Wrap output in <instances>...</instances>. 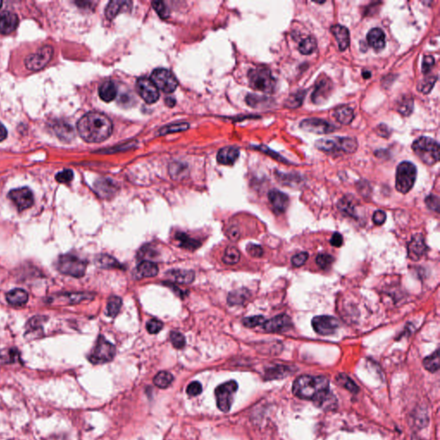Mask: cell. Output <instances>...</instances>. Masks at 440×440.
I'll return each mask as SVG.
<instances>
[{
  "instance_id": "cell-63",
  "label": "cell",
  "mask_w": 440,
  "mask_h": 440,
  "mask_svg": "<svg viewBox=\"0 0 440 440\" xmlns=\"http://www.w3.org/2000/svg\"><path fill=\"white\" fill-rule=\"evenodd\" d=\"M414 440H415V439H414Z\"/></svg>"
},
{
  "instance_id": "cell-15",
  "label": "cell",
  "mask_w": 440,
  "mask_h": 440,
  "mask_svg": "<svg viewBox=\"0 0 440 440\" xmlns=\"http://www.w3.org/2000/svg\"><path fill=\"white\" fill-rule=\"evenodd\" d=\"M137 90L147 104H152L159 99L158 89L150 79L141 78L137 82Z\"/></svg>"
},
{
  "instance_id": "cell-56",
  "label": "cell",
  "mask_w": 440,
  "mask_h": 440,
  "mask_svg": "<svg viewBox=\"0 0 440 440\" xmlns=\"http://www.w3.org/2000/svg\"><path fill=\"white\" fill-rule=\"evenodd\" d=\"M386 220V214L383 211L377 210L374 212L373 214V222L375 223L377 226L383 225V223Z\"/></svg>"
},
{
  "instance_id": "cell-53",
  "label": "cell",
  "mask_w": 440,
  "mask_h": 440,
  "mask_svg": "<svg viewBox=\"0 0 440 440\" xmlns=\"http://www.w3.org/2000/svg\"><path fill=\"white\" fill-rule=\"evenodd\" d=\"M308 257H309V255H308L307 253H305V252L298 253V254H296V255H294L293 259H292L293 265L294 267H297V268L302 267V266L304 265V263L307 261Z\"/></svg>"
},
{
  "instance_id": "cell-59",
  "label": "cell",
  "mask_w": 440,
  "mask_h": 440,
  "mask_svg": "<svg viewBox=\"0 0 440 440\" xmlns=\"http://www.w3.org/2000/svg\"><path fill=\"white\" fill-rule=\"evenodd\" d=\"M229 238L232 241H236L239 237V230L236 227H231L229 230Z\"/></svg>"
},
{
  "instance_id": "cell-30",
  "label": "cell",
  "mask_w": 440,
  "mask_h": 440,
  "mask_svg": "<svg viewBox=\"0 0 440 440\" xmlns=\"http://www.w3.org/2000/svg\"><path fill=\"white\" fill-rule=\"evenodd\" d=\"M334 115L338 122L344 125L350 124L355 119L354 109L348 106H340V107H337L336 109L335 110Z\"/></svg>"
},
{
  "instance_id": "cell-25",
  "label": "cell",
  "mask_w": 440,
  "mask_h": 440,
  "mask_svg": "<svg viewBox=\"0 0 440 440\" xmlns=\"http://www.w3.org/2000/svg\"><path fill=\"white\" fill-rule=\"evenodd\" d=\"M95 190L99 196L103 198H110L114 196L117 189L115 183L110 180L100 179L95 183Z\"/></svg>"
},
{
  "instance_id": "cell-61",
  "label": "cell",
  "mask_w": 440,
  "mask_h": 440,
  "mask_svg": "<svg viewBox=\"0 0 440 440\" xmlns=\"http://www.w3.org/2000/svg\"><path fill=\"white\" fill-rule=\"evenodd\" d=\"M363 77H364L365 79H369V78L371 77V73L368 72H363Z\"/></svg>"
},
{
  "instance_id": "cell-48",
  "label": "cell",
  "mask_w": 440,
  "mask_h": 440,
  "mask_svg": "<svg viewBox=\"0 0 440 440\" xmlns=\"http://www.w3.org/2000/svg\"><path fill=\"white\" fill-rule=\"evenodd\" d=\"M163 326L164 324L161 321L158 319H151L147 323V331L151 335L159 333L163 329Z\"/></svg>"
},
{
  "instance_id": "cell-23",
  "label": "cell",
  "mask_w": 440,
  "mask_h": 440,
  "mask_svg": "<svg viewBox=\"0 0 440 440\" xmlns=\"http://www.w3.org/2000/svg\"><path fill=\"white\" fill-rule=\"evenodd\" d=\"M238 157H239V150L236 147H224L218 151L217 160L221 165H232L235 164Z\"/></svg>"
},
{
  "instance_id": "cell-54",
  "label": "cell",
  "mask_w": 440,
  "mask_h": 440,
  "mask_svg": "<svg viewBox=\"0 0 440 440\" xmlns=\"http://www.w3.org/2000/svg\"><path fill=\"white\" fill-rule=\"evenodd\" d=\"M246 249H247L248 253L253 257L260 258L263 255V250L260 245L250 244Z\"/></svg>"
},
{
  "instance_id": "cell-29",
  "label": "cell",
  "mask_w": 440,
  "mask_h": 440,
  "mask_svg": "<svg viewBox=\"0 0 440 440\" xmlns=\"http://www.w3.org/2000/svg\"><path fill=\"white\" fill-rule=\"evenodd\" d=\"M117 95V88L115 86V83L112 81H106L104 82L99 88V96L101 99L106 102V103H110L115 99Z\"/></svg>"
},
{
  "instance_id": "cell-5",
  "label": "cell",
  "mask_w": 440,
  "mask_h": 440,
  "mask_svg": "<svg viewBox=\"0 0 440 440\" xmlns=\"http://www.w3.org/2000/svg\"><path fill=\"white\" fill-rule=\"evenodd\" d=\"M251 87L264 93H272L275 90L276 80L269 69L256 67L251 69L248 74Z\"/></svg>"
},
{
  "instance_id": "cell-8",
  "label": "cell",
  "mask_w": 440,
  "mask_h": 440,
  "mask_svg": "<svg viewBox=\"0 0 440 440\" xmlns=\"http://www.w3.org/2000/svg\"><path fill=\"white\" fill-rule=\"evenodd\" d=\"M116 349L113 344L106 340L104 336L98 337L96 346L89 356V360L92 364L99 365L110 362L115 358Z\"/></svg>"
},
{
  "instance_id": "cell-32",
  "label": "cell",
  "mask_w": 440,
  "mask_h": 440,
  "mask_svg": "<svg viewBox=\"0 0 440 440\" xmlns=\"http://www.w3.org/2000/svg\"><path fill=\"white\" fill-rule=\"evenodd\" d=\"M96 263L102 269H120L121 264L115 258L112 257L108 254H100L96 259Z\"/></svg>"
},
{
  "instance_id": "cell-11",
  "label": "cell",
  "mask_w": 440,
  "mask_h": 440,
  "mask_svg": "<svg viewBox=\"0 0 440 440\" xmlns=\"http://www.w3.org/2000/svg\"><path fill=\"white\" fill-rule=\"evenodd\" d=\"M54 54L51 46H44L37 53L26 58V67L31 71H39L47 65Z\"/></svg>"
},
{
  "instance_id": "cell-39",
  "label": "cell",
  "mask_w": 440,
  "mask_h": 440,
  "mask_svg": "<svg viewBox=\"0 0 440 440\" xmlns=\"http://www.w3.org/2000/svg\"><path fill=\"white\" fill-rule=\"evenodd\" d=\"M240 260V252L236 247L229 246L225 251L223 261L227 265L236 264Z\"/></svg>"
},
{
  "instance_id": "cell-52",
  "label": "cell",
  "mask_w": 440,
  "mask_h": 440,
  "mask_svg": "<svg viewBox=\"0 0 440 440\" xmlns=\"http://www.w3.org/2000/svg\"><path fill=\"white\" fill-rule=\"evenodd\" d=\"M426 204L428 208L433 211H439L440 210V199L436 195L431 194L426 198Z\"/></svg>"
},
{
  "instance_id": "cell-43",
  "label": "cell",
  "mask_w": 440,
  "mask_h": 440,
  "mask_svg": "<svg viewBox=\"0 0 440 440\" xmlns=\"http://www.w3.org/2000/svg\"><path fill=\"white\" fill-rule=\"evenodd\" d=\"M436 81L437 76H427L419 83L418 90L423 94L429 93Z\"/></svg>"
},
{
  "instance_id": "cell-27",
  "label": "cell",
  "mask_w": 440,
  "mask_h": 440,
  "mask_svg": "<svg viewBox=\"0 0 440 440\" xmlns=\"http://www.w3.org/2000/svg\"><path fill=\"white\" fill-rule=\"evenodd\" d=\"M29 295L23 289H14L6 294V300L13 306H22L28 302Z\"/></svg>"
},
{
  "instance_id": "cell-57",
  "label": "cell",
  "mask_w": 440,
  "mask_h": 440,
  "mask_svg": "<svg viewBox=\"0 0 440 440\" xmlns=\"http://www.w3.org/2000/svg\"><path fill=\"white\" fill-rule=\"evenodd\" d=\"M330 244L334 247L340 248L343 244V237L340 235V233H334L332 238L330 240Z\"/></svg>"
},
{
  "instance_id": "cell-41",
  "label": "cell",
  "mask_w": 440,
  "mask_h": 440,
  "mask_svg": "<svg viewBox=\"0 0 440 440\" xmlns=\"http://www.w3.org/2000/svg\"><path fill=\"white\" fill-rule=\"evenodd\" d=\"M305 93H306L305 91L299 90V91H297L293 95H291L285 103L286 107H290V108H297L301 106V104H303Z\"/></svg>"
},
{
  "instance_id": "cell-10",
  "label": "cell",
  "mask_w": 440,
  "mask_h": 440,
  "mask_svg": "<svg viewBox=\"0 0 440 440\" xmlns=\"http://www.w3.org/2000/svg\"><path fill=\"white\" fill-rule=\"evenodd\" d=\"M150 80L158 89L165 93L174 92L178 86V82L175 76L173 75L170 71L166 69L155 70L150 76Z\"/></svg>"
},
{
  "instance_id": "cell-1",
  "label": "cell",
  "mask_w": 440,
  "mask_h": 440,
  "mask_svg": "<svg viewBox=\"0 0 440 440\" xmlns=\"http://www.w3.org/2000/svg\"><path fill=\"white\" fill-rule=\"evenodd\" d=\"M293 390L297 398L311 400L318 406H326L335 401L333 395L329 390V382L324 377L304 375L297 378L293 383Z\"/></svg>"
},
{
  "instance_id": "cell-4",
  "label": "cell",
  "mask_w": 440,
  "mask_h": 440,
  "mask_svg": "<svg viewBox=\"0 0 440 440\" xmlns=\"http://www.w3.org/2000/svg\"><path fill=\"white\" fill-rule=\"evenodd\" d=\"M412 149L425 165H435L440 160V146L431 138L420 137L413 143Z\"/></svg>"
},
{
  "instance_id": "cell-51",
  "label": "cell",
  "mask_w": 440,
  "mask_h": 440,
  "mask_svg": "<svg viewBox=\"0 0 440 440\" xmlns=\"http://www.w3.org/2000/svg\"><path fill=\"white\" fill-rule=\"evenodd\" d=\"M201 392H202V386H201V383L198 381H193L192 383H190L187 388V393L188 395H189L190 397H196Z\"/></svg>"
},
{
  "instance_id": "cell-60",
  "label": "cell",
  "mask_w": 440,
  "mask_h": 440,
  "mask_svg": "<svg viewBox=\"0 0 440 440\" xmlns=\"http://www.w3.org/2000/svg\"><path fill=\"white\" fill-rule=\"evenodd\" d=\"M7 137V130L4 127V126L0 122V142L5 140Z\"/></svg>"
},
{
  "instance_id": "cell-6",
  "label": "cell",
  "mask_w": 440,
  "mask_h": 440,
  "mask_svg": "<svg viewBox=\"0 0 440 440\" xmlns=\"http://www.w3.org/2000/svg\"><path fill=\"white\" fill-rule=\"evenodd\" d=\"M417 168L414 164L405 161L398 165L396 174V188L398 192L407 193L415 185Z\"/></svg>"
},
{
  "instance_id": "cell-35",
  "label": "cell",
  "mask_w": 440,
  "mask_h": 440,
  "mask_svg": "<svg viewBox=\"0 0 440 440\" xmlns=\"http://www.w3.org/2000/svg\"><path fill=\"white\" fill-rule=\"evenodd\" d=\"M122 306V299L117 296L109 297L107 304V315L110 317H115L118 315Z\"/></svg>"
},
{
  "instance_id": "cell-12",
  "label": "cell",
  "mask_w": 440,
  "mask_h": 440,
  "mask_svg": "<svg viewBox=\"0 0 440 440\" xmlns=\"http://www.w3.org/2000/svg\"><path fill=\"white\" fill-rule=\"evenodd\" d=\"M333 90V83L327 76L321 75L315 82L312 100L315 104H322L329 99Z\"/></svg>"
},
{
  "instance_id": "cell-37",
  "label": "cell",
  "mask_w": 440,
  "mask_h": 440,
  "mask_svg": "<svg viewBox=\"0 0 440 440\" xmlns=\"http://www.w3.org/2000/svg\"><path fill=\"white\" fill-rule=\"evenodd\" d=\"M316 46H317V44H316L315 38H313L312 36H309V37L304 38L299 43L298 50L301 54H304V55H309V54H312L313 52H315Z\"/></svg>"
},
{
  "instance_id": "cell-19",
  "label": "cell",
  "mask_w": 440,
  "mask_h": 440,
  "mask_svg": "<svg viewBox=\"0 0 440 440\" xmlns=\"http://www.w3.org/2000/svg\"><path fill=\"white\" fill-rule=\"evenodd\" d=\"M269 200L277 214L285 212L289 206V198L279 190H271L269 193Z\"/></svg>"
},
{
  "instance_id": "cell-58",
  "label": "cell",
  "mask_w": 440,
  "mask_h": 440,
  "mask_svg": "<svg viewBox=\"0 0 440 440\" xmlns=\"http://www.w3.org/2000/svg\"><path fill=\"white\" fill-rule=\"evenodd\" d=\"M260 149H261L263 152H266V153L269 154V155H271L272 156V150H270L269 149H268L267 147H260ZM272 158H274V159H277V160H279V162H285V163H287V161L285 160V159H283V158H281L280 156H279V154L273 153V156H272Z\"/></svg>"
},
{
  "instance_id": "cell-18",
  "label": "cell",
  "mask_w": 440,
  "mask_h": 440,
  "mask_svg": "<svg viewBox=\"0 0 440 440\" xmlns=\"http://www.w3.org/2000/svg\"><path fill=\"white\" fill-rule=\"evenodd\" d=\"M427 251L425 240L421 235H415L413 236L410 243L408 244V257L413 261H419Z\"/></svg>"
},
{
  "instance_id": "cell-46",
  "label": "cell",
  "mask_w": 440,
  "mask_h": 440,
  "mask_svg": "<svg viewBox=\"0 0 440 440\" xmlns=\"http://www.w3.org/2000/svg\"><path fill=\"white\" fill-rule=\"evenodd\" d=\"M170 341L176 349H182L186 345V339L183 334L173 331L170 334Z\"/></svg>"
},
{
  "instance_id": "cell-45",
  "label": "cell",
  "mask_w": 440,
  "mask_h": 440,
  "mask_svg": "<svg viewBox=\"0 0 440 440\" xmlns=\"http://www.w3.org/2000/svg\"><path fill=\"white\" fill-rule=\"evenodd\" d=\"M334 261L333 256L328 254H320L315 258L316 264L322 269H329L333 264Z\"/></svg>"
},
{
  "instance_id": "cell-34",
  "label": "cell",
  "mask_w": 440,
  "mask_h": 440,
  "mask_svg": "<svg viewBox=\"0 0 440 440\" xmlns=\"http://www.w3.org/2000/svg\"><path fill=\"white\" fill-rule=\"evenodd\" d=\"M290 373V368L283 365H277L272 368L269 369L266 372V377L268 379H278L287 377Z\"/></svg>"
},
{
  "instance_id": "cell-7",
  "label": "cell",
  "mask_w": 440,
  "mask_h": 440,
  "mask_svg": "<svg viewBox=\"0 0 440 440\" xmlns=\"http://www.w3.org/2000/svg\"><path fill=\"white\" fill-rule=\"evenodd\" d=\"M56 267L58 270L64 274L81 278L85 274L87 263L72 254H64L59 258Z\"/></svg>"
},
{
  "instance_id": "cell-40",
  "label": "cell",
  "mask_w": 440,
  "mask_h": 440,
  "mask_svg": "<svg viewBox=\"0 0 440 440\" xmlns=\"http://www.w3.org/2000/svg\"><path fill=\"white\" fill-rule=\"evenodd\" d=\"M414 108V100L410 97H403L398 104V111L404 116L411 115Z\"/></svg>"
},
{
  "instance_id": "cell-20",
  "label": "cell",
  "mask_w": 440,
  "mask_h": 440,
  "mask_svg": "<svg viewBox=\"0 0 440 440\" xmlns=\"http://www.w3.org/2000/svg\"><path fill=\"white\" fill-rule=\"evenodd\" d=\"M18 25V18L17 15L11 11H4L0 15V33L3 35H9L13 32Z\"/></svg>"
},
{
  "instance_id": "cell-9",
  "label": "cell",
  "mask_w": 440,
  "mask_h": 440,
  "mask_svg": "<svg viewBox=\"0 0 440 440\" xmlns=\"http://www.w3.org/2000/svg\"><path fill=\"white\" fill-rule=\"evenodd\" d=\"M237 388L238 385L234 380L222 383L216 388L215 397L219 410L224 413H228L230 410L234 395L236 393Z\"/></svg>"
},
{
  "instance_id": "cell-47",
  "label": "cell",
  "mask_w": 440,
  "mask_h": 440,
  "mask_svg": "<svg viewBox=\"0 0 440 440\" xmlns=\"http://www.w3.org/2000/svg\"><path fill=\"white\" fill-rule=\"evenodd\" d=\"M265 322V318L262 315H254L246 317L243 321V324L247 328H254L256 326L262 325Z\"/></svg>"
},
{
  "instance_id": "cell-62",
  "label": "cell",
  "mask_w": 440,
  "mask_h": 440,
  "mask_svg": "<svg viewBox=\"0 0 440 440\" xmlns=\"http://www.w3.org/2000/svg\"><path fill=\"white\" fill-rule=\"evenodd\" d=\"M2 4H3V2L2 1H0V8L2 6Z\"/></svg>"
},
{
  "instance_id": "cell-36",
  "label": "cell",
  "mask_w": 440,
  "mask_h": 440,
  "mask_svg": "<svg viewBox=\"0 0 440 440\" xmlns=\"http://www.w3.org/2000/svg\"><path fill=\"white\" fill-rule=\"evenodd\" d=\"M174 377L168 372H160L154 377V384L158 388L165 389L171 384Z\"/></svg>"
},
{
  "instance_id": "cell-26",
  "label": "cell",
  "mask_w": 440,
  "mask_h": 440,
  "mask_svg": "<svg viewBox=\"0 0 440 440\" xmlns=\"http://www.w3.org/2000/svg\"><path fill=\"white\" fill-rule=\"evenodd\" d=\"M166 275L170 280L178 284H190L195 277L194 272L189 270H170Z\"/></svg>"
},
{
  "instance_id": "cell-49",
  "label": "cell",
  "mask_w": 440,
  "mask_h": 440,
  "mask_svg": "<svg viewBox=\"0 0 440 440\" xmlns=\"http://www.w3.org/2000/svg\"><path fill=\"white\" fill-rule=\"evenodd\" d=\"M152 6H153L154 10L157 11V13L159 15L160 18H164V19L168 18L169 12H168V8L165 5L164 2L156 1L152 3Z\"/></svg>"
},
{
  "instance_id": "cell-17",
  "label": "cell",
  "mask_w": 440,
  "mask_h": 440,
  "mask_svg": "<svg viewBox=\"0 0 440 440\" xmlns=\"http://www.w3.org/2000/svg\"><path fill=\"white\" fill-rule=\"evenodd\" d=\"M263 329L269 333H280L285 332L290 329L293 326V322L290 317L287 315H279L270 319L269 321H265L262 324Z\"/></svg>"
},
{
  "instance_id": "cell-33",
  "label": "cell",
  "mask_w": 440,
  "mask_h": 440,
  "mask_svg": "<svg viewBox=\"0 0 440 440\" xmlns=\"http://www.w3.org/2000/svg\"><path fill=\"white\" fill-rule=\"evenodd\" d=\"M250 296V293L246 289H239L230 293L228 296L227 301L230 305H240L245 303Z\"/></svg>"
},
{
  "instance_id": "cell-38",
  "label": "cell",
  "mask_w": 440,
  "mask_h": 440,
  "mask_svg": "<svg viewBox=\"0 0 440 440\" xmlns=\"http://www.w3.org/2000/svg\"><path fill=\"white\" fill-rule=\"evenodd\" d=\"M423 365L426 370L430 372H436L440 369V356L439 351L437 350L433 355L425 358L423 360Z\"/></svg>"
},
{
  "instance_id": "cell-31",
  "label": "cell",
  "mask_w": 440,
  "mask_h": 440,
  "mask_svg": "<svg viewBox=\"0 0 440 440\" xmlns=\"http://www.w3.org/2000/svg\"><path fill=\"white\" fill-rule=\"evenodd\" d=\"M175 239L179 242L181 247L189 250V251H195L198 248L201 247V244L199 241L191 238L185 233H176Z\"/></svg>"
},
{
  "instance_id": "cell-16",
  "label": "cell",
  "mask_w": 440,
  "mask_h": 440,
  "mask_svg": "<svg viewBox=\"0 0 440 440\" xmlns=\"http://www.w3.org/2000/svg\"><path fill=\"white\" fill-rule=\"evenodd\" d=\"M8 196L17 206L19 211H23L25 209L31 208L34 204V195L32 191L28 188L11 190Z\"/></svg>"
},
{
  "instance_id": "cell-50",
  "label": "cell",
  "mask_w": 440,
  "mask_h": 440,
  "mask_svg": "<svg viewBox=\"0 0 440 440\" xmlns=\"http://www.w3.org/2000/svg\"><path fill=\"white\" fill-rule=\"evenodd\" d=\"M55 179L61 183H68L73 179V172L71 169H64L63 171L58 173Z\"/></svg>"
},
{
  "instance_id": "cell-55",
  "label": "cell",
  "mask_w": 440,
  "mask_h": 440,
  "mask_svg": "<svg viewBox=\"0 0 440 440\" xmlns=\"http://www.w3.org/2000/svg\"><path fill=\"white\" fill-rule=\"evenodd\" d=\"M434 64H435V60H434V58H433V56H431V55L425 56L424 59H423L422 62L423 73H424V74L428 73V72L432 70V68H433Z\"/></svg>"
},
{
  "instance_id": "cell-24",
  "label": "cell",
  "mask_w": 440,
  "mask_h": 440,
  "mask_svg": "<svg viewBox=\"0 0 440 440\" xmlns=\"http://www.w3.org/2000/svg\"><path fill=\"white\" fill-rule=\"evenodd\" d=\"M158 273V267L152 261H144L135 269V277L138 279L155 277Z\"/></svg>"
},
{
  "instance_id": "cell-28",
  "label": "cell",
  "mask_w": 440,
  "mask_h": 440,
  "mask_svg": "<svg viewBox=\"0 0 440 440\" xmlns=\"http://www.w3.org/2000/svg\"><path fill=\"white\" fill-rule=\"evenodd\" d=\"M131 4L132 3L128 1H111L109 4H107V8H106V11H105L106 17L109 20H112L120 12L130 9Z\"/></svg>"
},
{
  "instance_id": "cell-3",
  "label": "cell",
  "mask_w": 440,
  "mask_h": 440,
  "mask_svg": "<svg viewBox=\"0 0 440 440\" xmlns=\"http://www.w3.org/2000/svg\"><path fill=\"white\" fill-rule=\"evenodd\" d=\"M315 147L326 153H354L358 148V143L354 138L335 137L334 139H321L315 142Z\"/></svg>"
},
{
  "instance_id": "cell-42",
  "label": "cell",
  "mask_w": 440,
  "mask_h": 440,
  "mask_svg": "<svg viewBox=\"0 0 440 440\" xmlns=\"http://www.w3.org/2000/svg\"><path fill=\"white\" fill-rule=\"evenodd\" d=\"M336 380L339 382L340 385H342L345 389L349 390L352 393H358V386H357L356 383H355L353 380L351 379L349 377L347 376L346 374H340L339 376L337 377Z\"/></svg>"
},
{
  "instance_id": "cell-21",
  "label": "cell",
  "mask_w": 440,
  "mask_h": 440,
  "mask_svg": "<svg viewBox=\"0 0 440 440\" xmlns=\"http://www.w3.org/2000/svg\"><path fill=\"white\" fill-rule=\"evenodd\" d=\"M369 45L377 52L383 50L385 47V34L379 28H374L367 35Z\"/></svg>"
},
{
  "instance_id": "cell-13",
  "label": "cell",
  "mask_w": 440,
  "mask_h": 440,
  "mask_svg": "<svg viewBox=\"0 0 440 440\" xmlns=\"http://www.w3.org/2000/svg\"><path fill=\"white\" fill-rule=\"evenodd\" d=\"M300 128L315 134H328L335 132L336 126L322 119L310 118L301 122Z\"/></svg>"
},
{
  "instance_id": "cell-22",
  "label": "cell",
  "mask_w": 440,
  "mask_h": 440,
  "mask_svg": "<svg viewBox=\"0 0 440 440\" xmlns=\"http://www.w3.org/2000/svg\"><path fill=\"white\" fill-rule=\"evenodd\" d=\"M331 32L335 37L340 51H345L350 44V36L348 29L344 26L336 24L331 27Z\"/></svg>"
},
{
  "instance_id": "cell-14",
  "label": "cell",
  "mask_w": 440,
  "mask_h": 440,
  "mask_svg": "<svg viewBox=\"0 0 440 440\" xmlns=\"http://www.w3.org/2000/svg\"><path fill=\"white\" fill-rule=\"evenodd\" d=\"M312 327L321 335H330L335 333L339 328V322L333 316L318 315L312 319Z\"/></svg>"
},
{
  "instance_id": "cell-44",
  "label": "cell",
  "mask_w": 440,
  "mask_h": 440,
  "mask_svg": "<svg viewBox=\"0 0 440 440\" xmlns=\"http://www.w3.org/2000/svg\"><path fill=\"white\" fill-rule=\"evenodd\" d=\"M189 127V123H177V124H173V125L166 126L159 130V134L165 135L168 133H178V132L185 131Z\"/></svg>"
},
{
  "instance_id": "cell-2",
  "label": "cell",
  "mask_w": 440,
  "mask_h": 440,
  "mask_svg": "<svg viewBox=\"0 0 440 440\" xmlns=\"http://www.w3.org/2000/svg\"><path fill=\"white\" fill-rule=\"evenodd\" d=\"M77 128L80 137L86 142L100 143L111 135L113 124L103 113L90 112L79 120Z\"/></svg>"
}]
</instances>
